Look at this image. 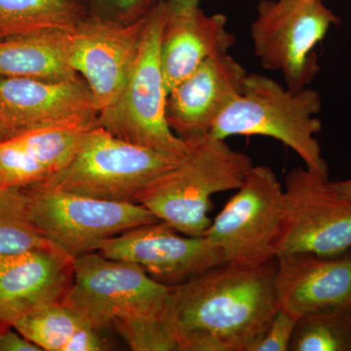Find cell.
<instances>
[{
    "label": "cell",
    "instance_id": "cell-21",
    "mask_svg": "<svg viewBox=\"0 0 351 351\" xmlns=\"http://www.w3.org/2000/svg\"><path fill=\"white\" fill-rule=\"evenodd\" d=\"M50 245L32 221L27 189L0 186V256Z\"/></svg>",
    "mask_w": 351,
    "mask_h": 351
},
{
    "label": "cell",
    "instance_id": "cell-22",
    "mask_svg": "<svg viewBox=\"0 0 351 351\" xmlns=\"http://www.w3.org/2000/svg\"><path fill=\"white\" fill-rule=\"evenodd\" d=\"M85 323L75 309L59 302L27 311L14 321L12 327L43 351H64L76 330Z\"/></svg>",
    "mask_w": 351,
    "mask_h": 351
},
{
    "label": "cell",
    "instance_id": "cell-5",
    "mask_svg": "<svg viewBox=\"0 0 351 351\" xmlns=\"http://www.w3.org/2000/svg\"><path fill=\"white\" fill-rule=\"evenodd\" d=\"M184 157L130 144L97 126L66 167L38 184L96 199L137 203L154 180Z\"/></svg>",
    "mask_w": 351,
    "mask_h": 351
},
{
    "label": "cell",
    "instance_id": "cell-12",
    "mask_svg": "<svg viewBox=\"0 0 351 351\" xmlns=\"http://www.w3.org/2000/svg\"><path fill=\"white\" fill-rule=\"evenodd\" d=\"M147 15L132 24L88 17L69 34V60L99 112L119 98L137 58Z\"/></svg>",
    "mask_w": 351,
    "mask_h": 351
},
{
    "label": "cell",
    "instance_id": "cell-25",
    "mask_svg": "<svg viewBox=\"0 0 351 351\" xmlns=\"http://www.w3.org/2000/svg\"><path fill=\"white\" fill-rule=\"evenodd\" d=\"M45 166L10 140L0 142V177L2 186L29 188L47 180Z\"/></svg>",
    "mask_w": 351,
    "mask_h": 351
},
{
    "label": "cell",
    "instance_id": "cell-29",
    "mask_svg": "<svg viewBox=\"0 0 351 351\" xmlns=\"http://www.w3.org/2000/svg\"><path fill=\"white\" fill-rule=\"evenodd\" d=\"M0 351H43L13 327L0 328Z\"/></svg>",
    "mask_w": 351,
    "mask_h": 351
},
{
    "label": "cell",
    "instance_id": "cell-24",
    "mask_svg": "<svg viewBox=\"0 0 351 351\" xmlns=\"http://www.w3.org/2000/svg\"><path fill=\"white\" fill-rule=\"evenodd\" d=\"M110 329L134 351H180L174 335L160 314L120 318Z\"/></svg>",
    "mask_w": 351,
    "mask_h": 351
},
{
    "label": "cell",
    "instance_id": "cell-14",
    "mask_svg": "<svg viewBox=\"0 0 351 351\" xmlns=\"http://www.w3.org/2000/svg\"><path fill=\"white\" fill-rule=\"evenodd\" d=\"M247 75L228 53L206 60L168 93L170 128L184 140L209 134L219 115L243 91Z\"/></svg>",
    "mask_w": 351,
    "mask_h": 351
},
{
    "label": "cell",
    "instance_id": "cell-4",
    "mask_svg": "<svg viewBox=\"0 0 351 351\" xmlns=\"http://www.w3.org/2000/svg\"><path fill=\"white\" fill-rule=\"evenodd\" d=\"M167 18V4L161 0L147 15L125 86L114 103L99 112L98 125L130 144L186 156L191 140L176 135L166 117L168 90L161 68L160 43Z\"/></svg>",
    "mask_w": 351,
    "mask_h": 351
},
{
    "label": "cell",
    "instance_id": "cell-6",
    "mask_svg": "<svg viewBox=\"0 0 351 351\" xmlns=\"http://www.w3.org/2000/svg\"><path fill=\"white\" fill-rule=\"evenodd\" d=\"M339 18L323 0H261L250 36L263 68L280 71L286 88L300 91L319 73L318 45Z\"/></svg>",
    "mask_w": 351,
    "mask_h": 351
},
{
    "label": "cell",
    "instance_id": "cell-1",
    "mask_svg": "<svg viewBox=\"0 0 351 351\" xmlns=\"http://www.w3.org/2000/svg\"><path fill=\"white\" fill-rule=\"evenodd\" d=\"M276 258L258 267L223 263L170 286L160 316L180 351H253L278 309Z\"/></svg>",
    "mask_w": 351,
    "mask_h": 351
},
{
    "label": "cell",
    "instance_id": "cell-16",
    "mask_svg": "<svg viewBox=\"0 0 351 351\" xmlns=\"http://www.w3.org/2000/svg\"><path fill=\"white\" fill-rule=\"evenodd\" d=\"M73 258L55 245L0 256V328L27 311L63 302L73 280Z\"/></svg>",
    "mask_w": 351,
    "mask_h": 351
},
{
    "label": "cell",
    "instance_id": "cell-32",
    "mask_svg": "<svg viewBox=\"0 0 351 351\" xmlns=\"http://www.w3.org/2000/svg\"><path fill=\"white\" fill-rule=\"evenodd\" d=\"M9 138L8 133L5 131V129L2 127L1 124H0V142L1 141L6 140V138Z\"/></svg>",
    "mask_w": 351,
    "mask_h": 351
},
{
    "label": "cell",
    "instance_id": "cell-15",
    "mask_svg": "<svg viewBox=\"0 0 351 351\" xmlns=\"http://www.w3.org/2000/svg\"><path fill=\"white\" fill-rule=\"evenodd\" d=\"M274 289L279 306L299 319L320 311L351 309V250L331 257L278 256Z\"/></svg>",
    "mask_w": 351,
    "mask_h": 351
},
{
    "label": "cell",
    "instance_id": "cell-31",
    "mask_svg": "<svg viewBox=\"0 0 351 351\" xmlns=\"http://www.w3.org/2000/svg\"><path fill=\"white\" fill-rule=\"evenodd\" d=\"M330 184L339 195L345 196L351 201V179L341 180V181H330Z\"/></svg>",
    "mask_w": 351,
    "mask_h": 351
},
{
    "label": "cell",
    "instance_id": "cell-23",
    "mask_svg": "<svg viewBox=\"0 0 351 351\" xmlns=\"http://www.w3.org/2000/svg\"><path fill=\"white\" fill-rule=\"evenodd\" d=\"M289 351H351V309L300 318Z\"/></svg>",
    "mask_w": 351,
    "mask_h": 351
},
{
    "label": "cell",
    "instance_id": "cell-19",
    "mask_svg": "<svg viewBox=\"0 0 351 351\" xmlns=\"http://www.w3.org/2000/svg\"><path fill=\"white\" fill-rule=\"evenodd\" d=\"M88 17L86 0H0V38L71 32Z\"/></svg>",
    "mask_w": 351,
    "mask_h": 351
},
{
    "label": "cell",
    "instance_id": "cell-26",
    "mask_svg": "<svg viewBox=\"0 0 351 351\" xmlns=\"http://www.w3.org/2000/svg\"><path fill=\"white\" fill-rule=\"evenodd\" d=\"M161 0H86L90 17L132 24L149 12Z\"/></svg>",
    "mask_w": 351,
    "mask_h": 351
},
{
    "label": "cell",
    "instance_id": "cell-30",
    "mask_svg": "<svg viewBox=\"0 0 351 351\" xmlns=\"http://www.w3.org/2000/svg\"><path fill=\"white\" fill-rule=\"evenodd\" d=\"M169 14H181L199 7L200 0H165Z\"/></svg>",
    "mask_w": 351,
    "mask_h": 351
},
{
    "label": "cell",
    "instance_id": "cell-18",
    "mask_svg": "<svg viewBox=\"0 0 351 351\" xmlns=\"http://www.w3.org/2000/svg\"><path fill=\"white\" fill-rule=\"evenodd\" d=\"M69 34L44 32L0 38V76L46 80L80 77L69 60Z\"/></svg>",
    "mask_w": 351,
    "mask_h": 351
},
{
    "label": "cell",
    "instance_id": "cell-20",
    "mask_svg": "<svg viewBox=\"0 0 351 351\" xmlns=\"http://www.w3.org/2000/svg\"><path fill=\"white\" fill-rule=\"evenodd\" d=\"M98 122L40 127L8 138L50 171L51 175L69 165L88 132Z\"/></svg>",
    "mask_w": 351,
    "mask_h": 351
},
{
    "label": "cell",
    "instance_id": "cell-2",
    "mask_svg": "<svg viewBox=\"0 0 351 351\" xmlns=\"http://www.w3.org/2000/svg\"><path fill=\"white\" fill-rule=\"evenodd\" d=\"M253 166L250 156L207 134L193 138L181 162L154 180L137 203L178 232L204 237L212 196L237 191Z\"/></svg>",
    "mask_w": 351,
    "mask_h": 351
},
{
    "label": "cell",
    "instance_id": "cell-28",
    "mask_svg": "<svg viewBox=\"0 0 351 351\" xmlns=\"http://www.w3.org/2000/svg\"><path fill=\"white\" fill-rule=\"evenodd\" d=\"M105 339L101 332L85 323L76 330L71 339L64 346V351H103L108 350Z\"/></svg>",
    "mask_w": 351,
    "mask_h": 351
},
{
    "label": "cell",
    "instance_id": "cell-3",
    "mask_svg": "<svg viewBox=\"0 0 351 351\" xmlns=\"http://www.w3.org/2000/svg\"><path fill=\"white\" fill-rule=\"evenodd\" d=\"M321 108L322 99L313 88L292 91L267 76L248 73L243 91L219 115L209 135L219 140L276 138L301 157L307 169L329 180V166L316 138L322 130L316 117Z\"/></svg>",
    "mask_w": 351,
    "mask_h": 351
},
{
    "label": "cell",
    "instance_id": "cell-7",
    "mask_svg": "<svg viewBox=\"0 0 351 351\" xmlns=\"http://www.w3.org/2000/svg\"><path fill=\"white\" fill-rule=\"evenodd\" d=\"M284 188L271 168L254 165L205 232L225 263L258 267L276 260L282 232Z\"/></svg>",
    "mask_w": 351,
    "mask_h": 351
},
{
    "label": "cell",
    "instance_id": "cell-9",
    "mask_svg": "<svg viewBox=\"0 0 351 351\" xmlns=\"http://www.w3.org/2000/svg\"><path fill=\"white\" fill-rule=\"evenodd\" d=\"M25 189L34 225L73 258L97 251L105 240L159 221L138 203L96 199L38 184Z\"/></svg>",
    "mask_w": 351,
    "mask_h": 351
},
{
    "label": "cell",
    "instance_id": "cell-10",
    "mask_svg": "<svg viewBox=\"0 0 351 351\" xmlns=\"http://www.w3.org/2000/svg\"><path fill=\"white\" fill-rule=\"evenodd\" d=\"M278 255H341L351 250V201L330 181L307 168H294L284 184Z\"/></svg>",
    "mask_w": 351,
    "mask_h": 351
},
{
    "label": "cell",
    "instance_id": "cell-8",
    "mask_svg": "<svg viewBox=\"0 0 351 351\" xmlns=\"http://www.w3.org/2000/svg\"><path fill=\"white\" fill-rule=\"evenodd\" d=\"M169 287L135 263L95 251L73 258V280L63 302L101 332L120 318L160 314Z\"/></svg>",
    "mask_w": 351,
    "mask_h": 351
},
{
    "label": "cell",
    "instance_id": "cell-13",
    "mask_svg": "<svg viewBox=\"0 0 351 351\" xmlns=\"http://www.w3.org/2000/svg\"><path fill=\"white\" fill-rule=\"evenodd\" d=\"M98 115L93 95L82 77L0 76V124L9 138L40 127L98 122Z\"/></svg>",
    "mask_w": 351,
    "mask_h": 351
},
{
    "label": "cell",
    "instance_id": "cell-11",
    "mask_svg": "<svg viewBox=\"0 0 351 351\" xmlns=\"http://www.w3.org/2000/svg\"><path fill=\"white\" fill-rule=\"evenodd\" d=\"M97 252L135 263L167 286L186 282L225 263L221 252L207 237H188L160 221L105 240Z\"/></svg>",
    "mask_w": 351,
    "mask_h": 351
},
{
    "label": "cell",
    "instance_id": "cell-27",
    "mask_svg": "<svg viewBox=\"0 0 351 351\" xmlns=\"http://www.w3.org/2000/svg\"><path fill=\"white\" fill-rule=\"evenodd\" d=\"M299 318L279 308L253 351H289Z\"/></svg>",
    "mask_w": 351,
    "mask_h": 351
},
{
    "label": "cell",
    "instance_id": "cell-33",
    "mask_svg": "<svg viewBox=\"0 0 351 351\" xmlns=\"http://www.w3.org/2000/svg\"><path fill=\"white\" fill-rule=\"evenodd\" d=\"M0 186H2V184H1V177H0Z\"/></svg>",
    "mask_w": 351,
    "mask_h": 351
},
{
    "label": "cell",
    "instance_id": "cell-17",
    "mask_svg": "<svg viewBox=\"0 0 351 351\" xmlns=\"http://www.w3.org/2000/svg\"><path fill=\"white\" fill-rule=\"evenodd\" d=\"M223 14L207 15L197 7L169 14L160 43V62L168 93L210 58L226 54L237 43Z\"/></svg>",
    "mask_w": 351,
    "mask_h": 351
}]
</instances>
